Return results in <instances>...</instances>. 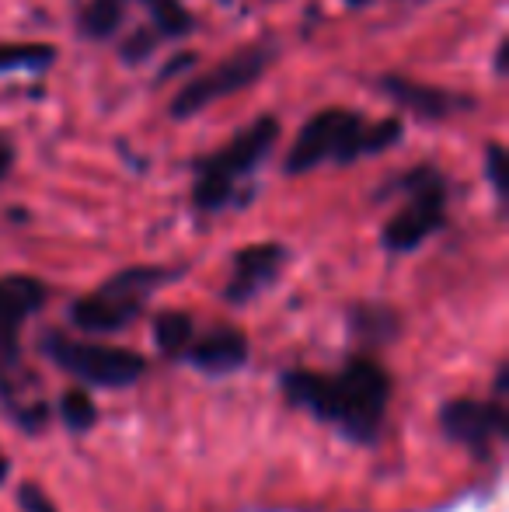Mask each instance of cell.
Here are the masks:
<instances>
[{
	"label": "cell",
	"mask_w": 509,
	"mask_h": 512,
	"mask_svg": "<svg viewBox=\"0 0 509 512\" xmlns=\"http://www.w3.org/2000/svg\"><path fill=\"white\" fill-rule=\"evenodd\" d=\"M283 391L293 405L307 408L321 422L339 425L349 439L367 443L381 429L384 408L391 401V377L374 359H353L335 377L311 370L283 373Z\"/></svg>",
	"instance_id": "obj_1"
},
{
	"label": "cell",
	"mask_w": 509,
	"mask_h": 512,
	"mask_svg": "<svg viewBox=\"0 0 509 512\" xmlns=\"http://www.w3.org/2000/svg\"><path fill=\"white\" fill-rule=\"evenodd\" d=\"M401 133H405L401 119L367 122L360 112H349V108H325L314 119H307L297 133L290 154H286V171L307 175L321 164H353L360 157H377L391 150L401 140Z\"/></svg>",
	"instance_id": "obj_2"
},
{
	"label": "cell",
	"mask_w": 509,
	"mask_h": 512,
	"mask_svg": "<svg viewBox=\"0 0 509 512\" xmlns=\"http://www.w3.org/2000/svg\"><path fill=\"white\" fill-rule=\"evenodd\" d=\"M276 140H279V119L262 115L248 129H241L234 140H227V147H220L217 154H206L203 161H196V189H192L196 206L206 209V213H217V209L231 206L241 182L255 175V168L269 157Z\"/></svg>",
	"instance_id": "obj_3"
},
{
	"label": "cell",
	"mask_w": 509,
	"mask_h": 512,
	"mask_svg": "<svg viewBox=\"0 0 509 512\" xmlns=\"http://www.w3.org/2000/svg\"><path fill=\"white\" fill-rule=\"evenodd\" d=\"M171 279L168 269H126L112 276L102 290L91 297H81L70 307V321L88 335H109V331H123L136 317L143 314L150 293Z\"/></svg>",
	"instance_id": "obj_4"
},
{
	"label": "cell",
	"mask_w": 509,
	"mask_h": 512,
	"mask_svg": "<svg viewBox=\"0 0 509 512\" xmlns=\"http://www.w3.org/2000/svg\"><path fill=\"white\" fill-rule=\"evenodd\" d=\"M398 189L405 192V206L387 220L381 241L394 255H408L447 220V182L433 168H415L401 178Z\"/></svg>",
	"instance_id": "obj_5"
},
{
	"label": "cell",
	"mask_w": 509,
	"mask_h": 512,
	"mask_svg": "<svg viewBox=\"0 0 509 512\" xmlns=\"http://www.w3.org/2000/svg\"><path fill=\"white\" fill-rule=\"evenodd\" d=\"M272 60H276V46H272V42H255V46L238 49V53H231L227 60H220L217 67L192 77V81L171 98V115H175V119H189V115L203 112V108H210L213 102H220V98L252 88L258 77L269 70Z\"/></svg>",
	"instance_id": "obj_6"
},
{
	"label": "cell",
	"mask_w": 509,
	"mask_h": 512,
	"mask_svg": "<svg viewBox=\"0 0 509 512\" xmlns=\"http://www.w3.org/2000/svg\"><path fill=\"white\" fill-rule=\"evenodd\" d=\"M42 352L60 370H67L70 377L84 380L91 387H129L147 370L143 356H136V352L95 342H74L67 335H46L42 338Z\"/></svg>",
	"instance_id": "obj_7"
},
{
	"label": "cell",
	"mask_w": 509,
	"mask_h": 512,
	"mask_svg": "<svg viewBox=\"0 0 509 512\" xmlns=\"http://www.w3.org/2000/svg\"><path fill=\"white\" fill-rule=\"evenodd\" d=\"M440 422L450 439L471 446L478 457H485L489 446L506 436V408L485 405V401H471V398L447 401L440 411Z\"/></svg>",
	"instance_id": "obj_8"
},
{
	"label": "cell",
	"mask_w": 509,
	"mask_h": 512,
	"mask_svg": "<svg viewBox=\"0 0 509 512\" xmlns=\"http://www.w3.org/2000/svg\"><path fill=\"white\" fill-rule=\"evenodd\" d=\"M46 304V286L32 276L0 279V363L18 359L21 324Z\"/></svg>",
	"instance_id": "obj_9"
},
{
	"label": "cell",
	"mask_w": 509,
	"mask_h": 512,
	"mask_svg": "<svg viewBox=\"0 0 509 512\" xmlns=\"http://www.w3.org/2000/svg\"><path fill=\"white\" fill-rule=\"evenodd\" d=\"M283 258H286L283 244H252V248H241L234 255L231 283H227L224 297L231 304H248V300L258 297L279 276Z\"/></svg>",
	"instance_id": "obj_10"
},
{
	"label": "cell",
	"mask_w": 509,
	"mask_h": 512,
	"mask_svg": "<svg viewBox=\"0 0 509 512\" xmlns=\"http://www.w3.org/2000/svg\"><path fill=\"white\" fill-rule=\"evenodd\" d=\"M192 349L182 352L189 356L192 366L213 373V377H224V373L245 366L248 359V338L238 328H213L210 335H203L199 342H189Z\"/></svg>",
	"instance_id": "obj_11"
},
{
	"label": "cell",
	"mask_w": 509,
	"mask_h": 512,
	"mask_svg": "<svg viewBox=\"0 0 509 512\" xmlns=\"http://www.w3.org/2000/svg\"><path fill=\"white\" fill-rule=\"evenodd\" d=\"M384 91L398 105H405L408 112L422 115V119H443V115H450L457 108V98L447 95V91L422 88V84H408V81H401V77H387Z\"/></svg>",
	"instance_id": "obj_12"
},
{
	"label": "cell",
	"mask_w": 509,
	"mask_h": 512,
	"mask_svg": "<svg viewBox=\"0 0 509 512\" xmlns=\"http://www.w3.org/2000/svg\"><path fill=\"white\" fill-rule=\"evenodd\" d=\"M56 56L46 42H0V74H18V70H42Z\"/></svg>",
	"instance_id": "obj_13"
},
{
	"label": "cell",
	"mask_w": 509,
	"mask_h": 512,
	"mask_svg": "<svg viewBox=\"0 0 509 512\" xmlns=\"http://www.w3.org/2000/svg\"><path fill=\"white\" fill-rule=\"evenodd\" d=\"M154 338L164 349V356H182L192 342V317L185 310H164L154 321Z\"/></svg>",
	"instance_id": "obj_14"
},
{
	"label": "cell",
	"mask_w": 509,
	"mask_h": 512,
	"mask_svg": "<svg viewBox=\"0 0 509 512\" xmlns=\"http://www.w3.org/2000/svg\"><path fill=\"white\" fill-rule=\"evenodd\" d=\"M123 14L126 0H91L81 14V32L91 35V39H109V35H116Z\"/></svg>",
	"instance_id": "obj_15"
},
{
	"label": "cell",
	"mask_w": 509,
	"mask_h": 512,
	"mask_svg": "<svg viewBox=\"0 0 509 512\" xmlns=\"http://www.w3.org/2000/svg\"><path fill=\"white\" fill-rule=\"evenodd\" d=\"M140 4L150 11V18H154V28L161 35H171V39H178V35H189L192 14L185 11L182 0H140Z\"/></svg>",
	"instance_id": "obj_16"
},
{
	"label": "cell",
	"mask_w": 509,
	"mask_h": 512,
	"mask_svg": "<svg viewBox=\"0 0 509 512\" xmlns=\"http://www.w3.org/2000/svg\"><path fill=\"white\" fill-rule=\"evenodd\" d=\"M60 418L70 432H84L95 425L98 411H95V401L88 398L84 391H67L60 398Z\"/></svg>",
	"instance_id": "obj_17"
},
{
	"label": "cell",
	"mask_w": 509,
	"mask_h": 512,
	"mask_svg": "<svg viewBox=\"0 0 509 512\" xmlns=\"http://www.w3.org/2000/svg\"><path fill=\"white\" fill-rule=\"evenodd\" d=\"M485 175H489L496 196L506 203L509 189H506V147L503 143H489V150H485Z\"/></svg>",
	"instance_id": "obj_18"
},
{
	"label": "cell",
	"mask_w": 509,
	"mask_h": 512,
	"mask_svg": "<svg viewBox=\"0 0 509 512\" xmlns=\"http://www.w3.org/2000/svg\"><path fill=\"white\" fill-rule=\"evenodd\" d=\"M21 506H25V512H56L53 506H49V499L39 492V488H32V485H21Z\"/></svg>",
	"instance_id": "obj_19"
},
{
	"label": "cell",
	"mask_w": 509,
	"mask_h": 512,
	"mask_svg": "<svg viewBox=\"0 0 509 512\" xmlns=\"http://www.w3.org/2000/svg\"><path fill=\"white\" fill-rule=\"evenodd\" d=\"M11 168H14V143L7 140L4 133H0V182H4Z\"/></svg>",
	"instance_id": "obj_20"
},
{
	"label": "cell",
	"mask_w": 509,
	"mask_h": 512,
	"mask_svg": "<svg viewBox=\"0 0 509 512\" xmlns=\"http://www.w3.org/2000/svg\"><path fill=\"white\" fill-rule=\"evenodd\" d=\"M506 49H509V39H499V49H496V70L506 74Z\"/></svg>",
	"instance_id": "obj_21"
},
{
	"label": "cell",
	"mask_w": 509,
	"mask_h": 512,
	"mask_svg": "<svg viewBox=\"0 0 509 512\" xmlns=\"http://www.w3.org/2000/svg\"><path fill=\"white\" fill-rule=\"evenodd\" d=\"M4 478H7V457L0 453V481H4Z\"/></svg>",
	"instance_id": "obj_22"
}]
</instances>
